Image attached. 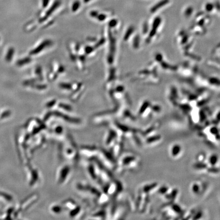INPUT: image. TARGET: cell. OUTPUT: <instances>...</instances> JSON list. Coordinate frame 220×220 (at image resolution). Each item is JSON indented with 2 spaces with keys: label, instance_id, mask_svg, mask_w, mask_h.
<instances>
[{
  "label": "cell",
  "instance_id": "obj_1",
  "mask_svg": "<svg viewBox=\"0 0 220 220\" xmlns=\"http://www.w3.org/2000/svg\"><path fill=\"white\" fill-rule=\"evenodd\" d=\"M182 148L180 145L175 144L173 145L170 149V154L173 157H178L181 153Z\"/></svg>",
  "mask_w": 220,
  "mask_h": 220
},
{
  "label": "cell",
  "instance_id": "obj_2",
  "mask_svg": "<svg viewBox=\"0 0 220 220\" xmlns=\"http://www.w3.org/2000/svg\"><path fill=\"white\" fill-rule=\"evenodd\" d=\"M219 160V157L218 154L213 153L209 157L208 163L212 167L216 166Z\"/></svg>",
  "mask_w": 220,
  "mask_h": 220
},
{
  "label": "cell",
  "instance_id": "obj_3",
  "mask_svg": "<svg viewBox=\"0 0 220 220\" xmlns=\"http://www.w3.org/2000/svg\"><path fill=\"white\" fill-rule=\"evenodd\" d=\"M193 168L196 170H202L206 169L208 168V166L205 163L197 161L196 163L193 165Z\"/></svg>",
  "mask_w": 220,
  "mask_h": 220
},
{
  "label": "cell",
  "instance_id": "obj_4",
  "mask_svg": "<svg viewBox=\"0 0 220 220\" xmlns=\"http://www.w3.org/2000/svg\"><path fill=\"white\" fill-rule=\"evenodd\" d=\"M201 186L200 184L198 183H194L191 187V190L193 194L195 195H198L200 193L201 191Z\"/></svg>",
  "mask_w": 220,
  "mask_h": 220
},
{
  "label": "cell",
  "instance_id": "obj_5",
  "mask_svg": "<svg viewBox=\"0 0 220 220\" xmlns=\"http://www.w3.org/2000/svg\"><path fill=\"white\" fill-rule=\"evenodd\" d=\"M161 137L159 135H155L149 137L146 140V142L148 144L154 143L155 142L158 141L160 140Z\"/></svg>",
  "mask_w": 220,
  "mask_h": 220
},
{
  "label": "cell",
  "instance_id": "obj_6",
  "mask_svg": "<svg viewBox=\"0 0 220 220\" xmlns=\"http://www.w3.org/2000/svg\"><path fill=\"white\" fill-rule=\"evenodd\" d=\"M14 49L13 48H10L8 51L6 57V60L7 62H10L11 60L13 57V56L14 55Z\"/></svg>",
  "mask_w": 220,
  "mask_h": 220
},
{
  "label": "cell",
  "instance_id": "obj_7",
  "mask_svg": "<svg viewBox=\"0 0 220 220\" xmlns=\"http://www.w3.org/2000/svg\"><path fill=\"white\" fill-rule=\"evenodd\" d=\"M211 168H207V172L211 174H216L220 172V169L218 168L216 166L215 167H210Z\"/></svg>",
  "mask_w": 220,
  "mask_h": 220
},
{
  "label": "cell",
  "instance_id": "obj_8",
  "mask_svg": "<svg viewBox=\"0 0 220 220\" xmlns=\"http://www.w3.org/2000/svg\"><path fill=\"white\" fill-rule=\"evenodd\" d=\"M30 61H31V60H30V58H25V59H23L19 60L17 62V64L18 66H22V65L25 64H27V63L30 62Z\"/></svg>",
  "mask_w": 220,
  "mask_h": 220
},
{
  "label": "cell",
  "instance_id": "obj_9",
  "mask_svg": "<svg viewBox=\"0 0 220 220\" xmlns=\"http://www.w3.org/2000/svg\"><path fill=\"white\" fill-rule=\"evenodd\" d=\"M172 209L174 212V213H176L177 214H181L182 213L181 207L179 205H177V204L173 205V206H172Z\"/></svg>",
  "mask_w": 220,
  "mask_h": 220
},
{
  "label": "cell",
  "instance_id": "obj_10",
  "mask_svg": "<svg viewBox=\"0 0 220 220\" xmlns=\"http://www.w3.org/2000/svg\"><path fill=\"white\" fill-rule=\"evenodd\" d=\"M206 156L204 153H200L197 155V161L199 162H203V160L205 159Z\"/></svg>",
  "mask_w": 220,
  "mask_h": 220
},
{
  "label": "cell",
  "instance_id": "obj_11",
  "mask_svg": "<svg viewBox=\"0 0 220 220\" xmlns=\"http://www.w3.org/2000/svg\"><path fill=\"white\" fill-rule=\"evenodd\" d=\"M203 216V213L202 211H199L198 212H197L196 213H195V214L194 215L193 218H192V219L193 220H198V219H201Z\"/></svg>",
  "mask_w": 220,
  "mask_h": 220
},
{
  "label": "cell",
  "instance_id": "obj_12",
  "mask_svg": "<svg viewBox=\"0 0 220 220\" xmlns=\"http://www.w3.org/2000/svg\"><path fill=\"white\" fill-rule=\"evenodd\" d=\"M168 188L167 187L163 186L160 187L158 192L160 194H166L167 192H168Z\"/></svg>",
  "mask_w": 220,
  "mask_h": 220
},
{
  "label": "cell",
  "instance_id": "obj_13",
  "mask_svg": "<svg viewBox=\"0 0 220 220\" xmlns=\"http://www.w3.org/2000/svg\"><path fill=\"white\" fill-rule=\"evenodd\" d=\"M156 186V184L155 183H152V184H150V185H147V186H146V187H145V191H147V192H148V191H150V190H152L153 189H154V187H155Z\"/></svg>",
  "mask_w": 220,
  "mask_h": 220
},
{
  "label": "cell",
  "instance_id": "obj_14",
  "mask_svg": "<svg viewBox=\"0 0 220 220\" xmlns=\"http://www.w3.org/2000/svg\"><path fill=\"white\" fill-rule=\"evenodd\" d=\"M49 0H43V6H45L47 5V2H48Z\"/></svg>",
  "mask_w": 220,
  "mask_h": 220
}]
</instances>
